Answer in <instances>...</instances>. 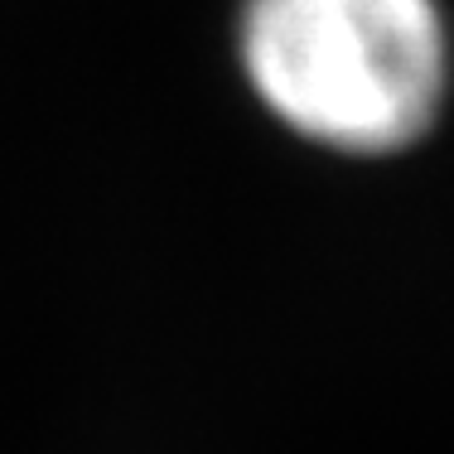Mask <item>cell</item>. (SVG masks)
Instances as JSON below:
<instances>
[{"label":"cell","instance_id":"cell-1","mask_svg":"<svg viewBox=\"0 0 454 454\" xmlns=\"http://www.w3.org/2000/svg\"><path fill=\"white\" fill-rule=\"evenodd\" d=\"M237 44L256 97L290 131L348 155L411 145L445 102L435 0H247Z\"/></svg>","mask_w":454,"mask_h":454}]
</instances>
